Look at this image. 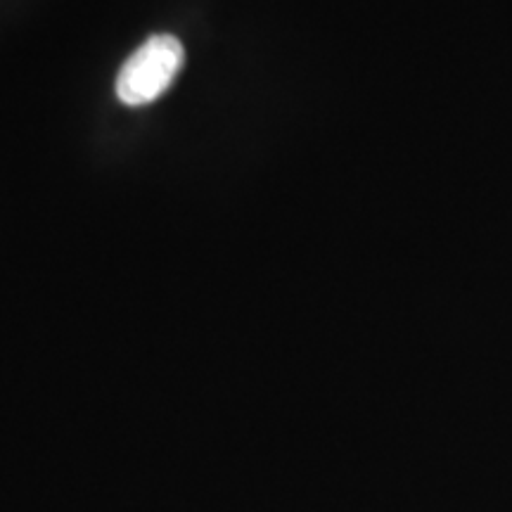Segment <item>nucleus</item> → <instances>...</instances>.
Here are the masks:
<instances>
[{
  "mask_svg": "<svg viewBox=\"0 0 512 512\" xmlns=\"http://www.w3.org/2000/svg\"><path fill=\"white\" fill-rule=\"evenodd\" d=\"M185 48L176 36L155 34L124 62L117 76V98L126 107H145L162 98L181 74Z\"/></svg>",
  "mask_w": 512,
  "mask_h": 512,
  "instance_id": "obj_1",
  "label": "nucleus"
}]
</instances>
